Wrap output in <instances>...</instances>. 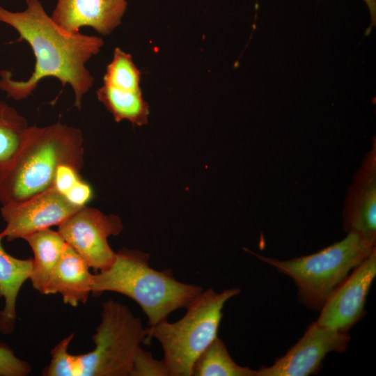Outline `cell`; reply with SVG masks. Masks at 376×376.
<instances>
[{
	"mask_svg": "<svg viewBox=\"0 0 376 376\" xmlns=\"http://www.w3.org/2000/svg\"><path fill=\"white\" fill-rule=\"evenodd\" d=\"M81 131L61 122L29 126L17 152L0 177V203L19 202L53 186L61 165L80 171L84 165Z\"/></svg>",
	"mask_w": 376,
	"mask_h": 376,
	"instance_id": "obj_2",
	"label": "cell"
},
{
	"mask_svg": "<svg viewBox=\"0 0 376 376\" xmlns=\"http://www.w3.org/2000/svg\"><path fill=\"white\" fill-rule=\"evenodd\" d=\"M3 239L0 233V298L4 300V307L0 311V332L9 335L15 329L17 297L29 279L32 258L19 259L10 255L3 247Z\"/></svg>",
	"mask_w": 376,
	"mask_h": 376,
	"instance_id": "obj_14",
	"label": "cell"
},
{
	"mask_svg": "<svg viewBox=\"0 0 376 376\" xmlns=\"http://www.w3.org/2000/svg\"><path fill=\"white\" fill-rule=\"evenodd\" d=\"M350 339L347 331L313 322L285 355L272 366L258 370L256 376H307L316 373L325 356L331 352L345 351Z\"/></svg>",
	"mask_w": 376,
	"mask_h": 376,
	"instance_id": "obj_9",
	"label": "cell"
},
{
	"mask_svg": "<svg viewBox=\"0 0 376 376\" xmlns=\"http://www.w3.org/2000/svg\"><path fill=\"white\" fill-rule=\"evenodd\" d=\"M29 126L25 117L0 100V177L17 152Z\"/></svg>",
	"mask_w": 376,
	"mask_h": 376,
	"instance_id": "obj_18",
	"label": "cell"
},
{
	"mask_svg": "<svg viewBox=\"0 0 376 376\" xmlns=\"http://www.w3.org/2000/svg\"><path fill=\"white\" fill-rule=\"evenodd\" d=\"M376 276V249L331 292L316 323L347 331L362 317L371 284Z\"/></svg>",
	"mask_w": 376,
	"mask_h": 376,
	"instance_id": "obj_10",
	"label": "cell"
},
{
	"mask_svg": "<svg viewBox=\"0 0 376 376\" xmlns=\"http://www.w3.org/2000/svg\"><path fill=\"white\" fill-rule=\"evenodd\" d=\"M79 209L52 187L26 200L2 205L1 214L6 227L1 233L8 241L24 239L36 232L59 226Z\"/></svg>",
	"mask_w": 376,
	"mask_h": 376,
	"instance_id": "obj_8",
	"label": "cell"
},
{
	"mask_svg": "<svg viewBox=\"0 0 376 376\" xmlns=\"http://www.w3.org/2000/svg\"><path fill=\"white\" fill-rule=\"evenodd\" d=\"M93 195L91 187L81 179L64 195L65 198L72 205L81 208L92 199Z\"/></svg>",
	"mask_w": 376,
	"mask_h": 376,
	"instance_id": "obj_24",
	"label": "cell"
},
{
	"mask_svg": "<svg viewBox=\"0 0 376 376\" xmlns=\"http://www.w3.org/2000/svg\"><path fill=\"white\" fill-rule=\"evenodd\" d=\"M370 15L371 25L375 26L376 22V0H363Z\"/></svg>",
	"mask_w": 376,
	"mask_h": 376,
	"instance_id": "obj_25",
	"label": "cell"
},
{
	"mask_svg": "<svg viewBox=\"0 0 376 376\" xmlns=\"http://www.w3.org/2000/svg\"><path fill=\"white\" fill-rule=\"evenodd\" d=\"M375 250V244L350 232L342 240L308 256L280 260L255 255L294 280L301 303L320 310L336 287Z\"/></svg>",
	"mask_w": 376,
	"mask_h": 376,
	"instance_id": "obj_5",
	"label": "cell"
},
{
	"mask_svg": "<svg viewBox=\"0 0 376 376\" xmlns=\"http://www.w3.org/2000/svg\"><path fill=\"white\" fill-rule=\"evenodd\" d=\"M31 371L27 361L18 358L7 344L0 343V376H26Z\"/></svg>",
	"mask_w": 376,
	"mask_h": 376,
	"instance_id": "obj_22",
	"label": "cell"
},
{
	"mask_svg": "<svg viewBox=\"0 0 376 376\" xmlns=\"http://www.w3.org/2000/svg\"><path fill=\"white\" fill-rule=\"evenodd\" d=\"M140 77V72L132 56L116 47L113 59L107 65L104 75L103 84L125 90L141 91Z\"/></svg>",
	"mask_w": 376,
	"mask_h": 376,
	"instance_id": "obj_19",
	"label": "cell"
},
{
	"mask_svg": "<svg viewBox=\"0 0 376 376\" xmlns=\"http://www.w3.org/2000/svg\"><path fill=\"white\" fill-rule=\"evenodd\" d=\"M75 334H71L59 342L52 350V359L44 369L45 376H73L72 354L68 352Z\"/></svg>",
	"mask_w": 376,
	"mask_h": 376,
	"instance_id": "obj_20",
	"label": "cell"
},
{
	"mask_svg": "<svg viewBox=\"0 0 376 376\" xmlns=\"http://www.w3.org/2000/svg\"><path fill=\"white\" fill-rule=\"evenodd\" d=\"M58 226L57 231L65 242L95 271L105 270L114 262L116 252L107 239L118 235L123 229L117 215L105 214L86 205Z\"/></svg>",
	"mask_w": 376,
	"mask_h": 376,
	"instance_id": "obj_7",
	"label": "cell"
},
{
	"mask_svg": "<svg viewBox=\"0 0 376 376\" xmlns=\"http://www.w3.org/2000/svg\"><path fill=\"white\" fill-rule=\"evenodd\" d=\"M79 173V171L70 165L60 166L56 173L52 187L64 196L78 180L81 179Z\"/></svg>",
	"mask_w": 376,
	"mask_h": 376,
	"instance_id": "obj_23",
	"label": "cell"
},
{
	"mask_svg": "<svg viewBox=\"0 0 376 376\" xmlns=\"http://www.w3.org/2000/svg\"><path fill=\"white\" fill-rule=\"evenodd\" d=\"M149 260L150 256L141 251H118L108 269L93 274L91 294L100 296L111 291L131 298L141 306L151 327L167 320L174 311L186 308L203 290L178 281L171 269H155Z\"/></svg>",
	"mask_w": 376,
	"mask_h": 376,
	"instance_id": "obj_3",
	"label": "cell"
},
{
	"mask_svg": "<svg viewBox=\"0 0 376 376\" xmlns=\"http://www.w3.org/2000/svg\"><path fill=\"white\" fill-rule=\"evenodd\" d=\"M26 8L13 12L0 6V22L13 27L19 40H25L35 56L33 71L25 81L13 79L8 70L0 71V90L15 100L27 98L45 77H55L62 86L69 84L74 106L81 108L82 100L93 86L94 78L86 63L99 54L102 38L69 32L45 12L40 0H26Z\"/></svg>",
	"mask_w": 376,
	"mask_h": 376,
	"instance_id": "obj_1",
	"label": "cell"
},
{
	"mask_svg": "<svg viewBox=\"0 0 376 376\" xmlns=\"http://www.w3.org/2000/svg\"><path fill=\"white\" fill-rule=\"evenodd\" d=\"M127 6L126 0H57L50 17L69 32L87 26L107 36L120 25Z\"/></svg>",
	"mask_w": 376,
	"mask_h": 376,
	"instance_id": "obj_12",
	"label": "cell"
},
{
	"mask_svg": "<svg viewBox=\"0 0 376 376\" xmlns=\"http://www.w3.org/2000/svg\"><path fill=\"white\" fill-rule=\"evenodd\" d=\"M101 322L92 339L95 348L72 354L74 376H130L147 333L141 320L113 299L102 305Z\"/></svg>",
	"mask_w": 376,
	"mask_h": 376,
	"instance_id": "obj_6",
	"label": "cell"
},
{
	"mask_svg": "<svg viewBox=\"0 0 376 376\" xmlns=\"http://www.w3.org/2000/svg\"><path fill=\"white\" fill-rule=\"evenodd\" d=\"M343 225L368 242L376 241V143L365 155L345 198Z\"/></svg>",
	"mask_w": 376,
	"mask_h": 376,
	"instance_id": "obj_11",
	"label": "cell"
},
{
	"mask_svg": "<svg viewBox=\"0 0 376 376\" xmlns=\"http://www.w3.org/2000/svg\"><path fill=\"white\" fill-rule=\"evenodd\" d=\"M257 370L237 364L221 339L217 337L198 357L194 376H256Z\"/></svg>",
	"mask_w": 376,
	"mask_h": 376,
	"instance_id": "obj_17",
	"label": "cell"
},
{
	"mask_svg": "<svg viewBox=\"0 0 376 376\" xmlns=\"http://www.w3.org/2000/svg\"><path fill=\"white\" fill-rule=\"evenodd\" d=\"M24 240L33 253L29 279L34 289L44 295L52 272L67 243L58 231L50 228L29 235Z\"/></svg>",
	"mask_w": 376,
	"mask_h": 376,
	"instance_id": "obj_15",
	"label": "cell"
},
{
	"mask_svg": "<svg viewBox=\"0 0 376 376\" xmlns=\"http://www.w3.org/2000/svg\"><path fill=\"white\" fill-rule=\"evenodd\" d=\"M90 266L68 244L55 266L44 295L59 293L73 307L85 304L91 293L93 274Z\"/></svg>",
	"mask_w": 376,
	"mask_h": 376,
	"instance_id": "obj_13",
	"label": "cell"
},
{
	"mask_svg": "<svg viewBox=\"0 0 376 376\" xmlns=\"http://www.w3.org/2000/svg\"><path fill=\"white\" fill-rule=\"evenodd\" d=\"M238 288L217 292L202 290L186 307L185 315L175 322L167 320L146 328L144 344L155 338L162 345L163 361L170 376H191L195 361L217 338L223 317L222 309Z\"/></svg>",
	"mask_w": 376,
	"mask_h": 376,
	"instance_id": "obj_4",
	"label": "cell"
},
{
	"mask_svg": "<svg viewBox=\"0 0 376 376\" xmlns=\"http://www.w3.org/2000/svg\"><path fill=\"white\" fill-rule=\"evenodd\" d=\"M96 95L116 122L126 120L139 126L148 123L149 106L141 91L125 90L103 84Z\"/></svg>",
	"mask_w": 376,
	"mask_h": 376,
	"instance_id": "obj_16",
	"label": "cell"
},
{
	"mask_svg": "<svg viewBox=\"0 0 376 376\" xmlns=\"http://www.w3.org/2000/svg\"><path fill=\"white\" fill-rule=\"evenodd\" d=\"M130 376H170L163 359H155L150 352L139 349Z\"/></svg>",
	"mask_w": 376,
	"mask_h": 376,
	"instance_id": "obj_21",
	"label": "cell"
}]
</instances>
